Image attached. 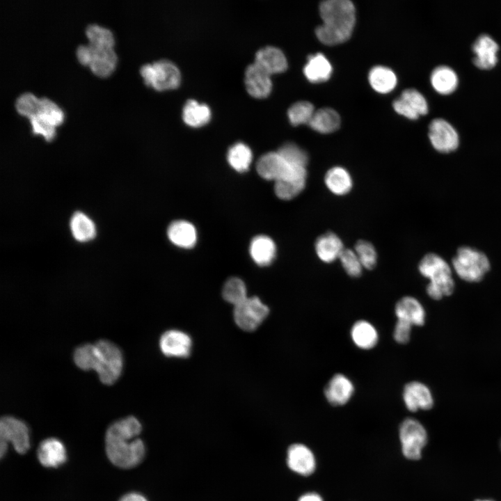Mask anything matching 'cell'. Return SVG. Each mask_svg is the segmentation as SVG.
<instances>
[{
    "label": "cell",
    "mask_w": 501,
    "mask_h": 501,
    "mask_svg": "<svg viewBox=\"0 0 501 501\" xmlns=\"http://www.w3.org/2000/svg\"><path fill=\"white\" fill-rule=\"evenodd\" d=\"M319 13L323 24L316 29L315 33L320 42L335 45L351 37L356 22L355 7L351 1H323Z\"/></svg>",
    "instance_id": "obj_1"
},
{
    "label": "cell",
    "mask_w": 501,
    "mask_h": 501,
    "mask_svg": "<svg viewBox=\"0 0 501 501\" xmlns=\"http://www.w3.org/2000/svg\"><path fill=\"white\" fill-rule=\"evenodd\" d=\"M420 273L429 280L427 293L434 300L450 296L454 289V281L448 263L435 253L423 257L418 266Z\"/></svg>",
    "instance_id": "obj_2"
},
{
    "label": "cell",
    "mask_w": 501,
    "mask_h": 501,
    "mask_svg": "<svg viewBox=\"0 0 501 501\" xmlns=\"http://www.w3.org/2000/svg\"><path fill=\"white\" fill-rule=\"evenodd\" d=\"M452 266L462 280L479 282L489 270L490 262L482 252L468 246H461L452 260Z\"/></svg>",
    "instance_id": "obj_3"
},
{
    "label": "cell",
    "mask_w": 501,
    "mask_h": 501,
    "mask_svg": "<svg viewBox=\"0 0 501 501\" xmlns=\"http://www.w3.org/2000/svg\"><path fill=\"white\" fill-rule=\"evenodd\" d=\"M97 360L95 371L100 380L112 385L119 378L122 369V356L119 348L112 342L101 340L95 343Z\"/></svg>",
    "instance_id": "obj_4"
},
{
    "label": "cell",
    "mask_w": 501,
    "mask_h": 501,
    "mask_svg": "<svg viewBox=\"0 0 501 501\" xmlns=\"http://www.w3.org/2000/svg\"><path fill=\"white\" fill-rule=\"evenodd\" d=\"M106 452L110 461L119 468H130L138 465L145 454L141 439L105 440Z\"/></svg>",
    "instance_id": "obj_5"
},
{
    "label": "cell",
    "mask_w": 501,
    "mask_h": 501,
    "mask_svg": "<svg viewBox=\"0 0 501 501\" xmlns=\"http://www.w3.org/2000/svg\"><path fill=\"white\" fill-rule=\"evenodd\" d=\"M140 73L145 84L159 90L175 88L181 79L178 67L166 59L142 65Z\"/></svg>",
    "instance_id": "obj_6"
},
{
    "label": "cell",
    "mask_w": 501,
    "mask_h": 501,
    "mask_svg": "<svg viewBox=\"0 0 501 501\" xmlns=\"http://www.w3.org/2000/svg\"><path fill=\"white\" fill-rule=\"evenodd\" d=\"M0 454L3 457L11 443L18 453L25 454L30 448V438L27 425L12 416H4L0 421Z\"/></svg>",
    "instance_id": "obj_7"
},
{
    "label": "cell",
    "mask_w": 501,
    "mask_h": 501,
    "mask_svg": "<svg viewBox=\"0 0 501 501\" xmlns=\"http://www.w3.org/2000/svg\"><path fill=\"white\" fill-rule=\"evenodd\" d=\"M256 167L262 178L275 182L294 176L307 175L305 168L291 165L278 152H269L261 156Z\"/></svg>",
    "instance_id": "obj_8"
},
{
    "label": "cell",
    "mask_w": 501,
    "mask_h": 501,
    "mask_svg": "<svg viewBox=\"0 0 501 501\" xmlns=\"http://www.w3.org/2000/svg\"><path fill=\"white\" fill-rule=\"evenodd\" d=\"M399 436L404 456L411 460L419 459L427 441L423 425L415 418H407L400 424Z\"/></svg>",
    "instance_id": "obj_9"
},
{
    "label": "cell",
    "mask_w": 501,
    "mask_h": 501,
    "mask_svg": "<svg viewBox=\"0 0 501 501\" xmlns=\"http://www.w3.org/2000/svg\"><path fill=\"white\" fill-rule=\"evenodd\" d=\"M269 313L268 306L256 296L247 298L234 306V319L237 325L246 331H255Z\"/></svg>",
    "instance_id": "obj_10"
},
{
    "label": "cell",
    "mask_w": 501,
    "mask_h": 501,
    "mask_svg": "<svg viewBox=\"0 0 501 501\" xmlns=\"http://www.w3.org/2000/svg\"><path fill=\"white\" fill-rule=\"evenodd\" d=\"M88 51V66L92 72L99 77H106L113 70L117 56L112 49V45L89 42L86 45Z\"/></svg>",
    "instance_id": "obj_11"
},
{
    "label": "cell",
    "mask_w": 501,
    "mask_h": 501,
    "mask_svg": "<svg viewBox=\"0 0 501 501\" xmlns=\"http://www.w3.org/2000/svg\"><path fill=\"white\" fill-rule=\"evenodd\" d=\"M356 387L352 379L345 374H334L324 388L326 401L333 406L346 405L355 394Z\"/></svg>",
    "instance_id": "obj_12"
},
{
    "label": "cell",
    "mask_w": 501,
    "mask_h": 501,
    "mask_svg": "<svg viewBox=\"0 0 501 501\" xmlns=\"http://www.w3.org/2000/svg\"><path fill=\"white\" fill-rule=\"evenodd\" d=\"M429 137L433 147L438 152L448 153L459 146V135L455 129L445 120L436 118L429 127Z\"/></svg>",
    "instance_id": "obj_13"
},
{
    "label": "cell",
    "mask_w": 501,
    "mask_h": 501,
    "mask_svg": "<svg viewBox=\"0 0 501 501\" xmlns=\"http://www.w3.org/2000/svg\"><path fill=\"white\" fill-rule=\"evenodd\" d=\"M401 395L406 408L411 412L429 410L434 405V398L430 389L418 381L406 383L403 388Z\"/></svg>",
    "instance_id": "obj_14"
},
{
    "label": "cell",
    "mask_w": 501,
    "mask_h": 501,
    "mask_svg": "<svg viewBox=\"0 0 501 501\" xmlns=\"http://www.w3.org/2000/svg\"><path fill=\"white\" fill-rule=\"evenodd\" d=\"M395 111L411 120L428 112V104L424 97L417 90L409 88L404 90L401 96L393 102Z\"/></svg>",
    "instance_id": "obj_15"
},
{
    "label": "cell",
    "mask_w": 501,
    "mask_h": 501,
    "mask_svg": "<svg viewBox=\"0 0 501 501\" xmlns=\"http://www.w3.org/2000/svg\"><path fill=\"white\" fill-rule=\"evenodd\" d=\"M287 464L294 472L308 476L312 475L316 468V459L312 450L306 445L294 443L287 450Z\"/></svg>",
    "instance_id": "obj_16"
},
{
    "label": "cell",
    "mask_w": 501,
    "mask_h": 501,
    "mask_svg": "<svg viewBox=\"0 0 501 501\" xmlns=\"http://www.w3.org/2000/svg\"><path fill=\"white\" fill-rule=\"evenodd\" d=\"M191 340L185 333L178 330L165 332L159 340L161 352L166 356L184 358L189 355Z\"/></svg>",
    "instance_id": "obj_17"
},
{
    "label": "cell",
    "mask_w": 501,
    "mask_h": 501,
    "mask_svg": "<svg viewBox=\"0 0 501 501\" xmlns=\"http://www.w3.org/2000/svg\"><path fill=\"white\" fill-rule=\"evenodd\" d=\"M349 335L352 343L363 351L373 349L379 342V333L375 325L369 320L360 319L351 325Z\"/></svg>",
    "instance_id": "obj_18"
},
{
    "label": "cell",
    "mask_w": 501,
    "mask_h": 501,
    "mask_svg": "<svg viewBox=\"0 0 501 501\" xmlns=\"http://www.w3.org/2000/svg\"><path fill=\"white\" fill-rule=\"evenodd\" d=\"M397 320L404 321L413 326H420L425 322V310L418 299L412 296L399 299L394 308Z\"/></svg>",
    "instance_id": "obj_19"
},
{
    "label": "cell",
    "mask_w": 501,
    "mask_h": 501,
    "mask_svg": "<svg viewBox=\"0 0 501 501\" xmlns=\"http://www.w3.org/2000/svg\"><path fill=\"white\" fill-rule=\"evenodd\" d=\"M498 43L488 35H479L472 45V51L475 56L473 63L482 70H489L495 66L498 62Z\"/></svg>",
    "instance_id": "obj_20"
},
{
    "label": "cell",
    "mask_w": 501,
    "mask_h": 501,
    "mask_svg": "<svg viewBox=\"0 0 501 501\" xmlns=\"http://www.w3.org/2000/svg\"><path fill=\"white\" fill-rule=\"evenodd\" d=\"M37 456L39 462L46 468H58L65 463L67 451L58 439L49 438L42 440L38 446Z\"/></svg>",
    "instance_id": "obj_21"
},
{
    "label": "cell",
    "mask_w": 501,
    "mask_h": 501,
    "mask_svg": "<svg viewBox=\"0 0 501 501\" xmlns=\"http://www.w3.org/2000/svg\"><path fill=\"white\" fill-rule=\"evenodd\" d=\"M245 84L248 93L255 97L267 96L272 88L270 74L255 63L246 67Z\"/></svg>",
    "instance_id": "obj_22"
},
{
    "label": "cell",
    "mask_w": 501,
    "mask_h": 501,
    "mask_svg": "<svg viewBox=\"0 0 501 501\" xmlns=\"http://www.w3.org/2000/svg\"><path fill=\"white\" fill-rule=\"evenodd\" d=\"M270 75L285 71L287 62L283 52L278 47L267 46L259 49L255 54V62Z\"/></svg>",
    "instance_id": "obj_23"
},
{
    "label": "cell",
    "mask_w": 501,
    "mask_h": 501,
    "mask_svg": "<svg viewBox=\"0 0 501 501\" xmlns=\"http://www.w3.org/2000/svg\"><path fill=\"white\" fill-rule=\"evenodd\" d=\"M142 426L134 416H129L111 424L106 431L105 440H133L139 435Z\"/></svg>",
    "instance_id": "obj_24"
},
{
    "label": "cell",
    "mask_w": 501,
    "mask_h": 501,
    "mask_svg": "<svg viewBox=\"0 0 501 501\" xmlns=\"http://www.w3.org/2000/svg\"><path fill=\"white\" fill-rule=\"evenodd\" d=\"M344 250L341 239L333 232L322 234L315 243V251L318 257L326 263L340 258Z\"/></svg>",
    "instance_id": "obj_25"
},
{
    "label": "cell",
    "mask_w": 501,
    "mask_h": 501,
    "mask_svg": "<svg viewBox=\"0 0 501 501\" xmlns=\"http://www.w3.org/2000/svg\"><path fill=\"white\" fill-rule=\"evenodd\" d=\"M168 237L176 246L190 248L196 241L197 234L195 227L185 221L173 222L168 228Z\"/></svg>",
    "instance_id": "obj_26"
},
{
    "label": "cell",
    "mask_w": 501,
    "mask_h": 501,
    "mask_svg": "<svg viewBox=\"0 0 501 501\" xmlns=\"http://www.w3.org/2000/svg\"><path fill=\"white\" fill-rule=\"evenodd\" d=\"M303 73L310 82L319 83L329 79L332 73V66L324 55L317 53L308 57Z\"/></svg>",
    "instance_id": "obj_27"
},
{
    "label": "cell",
    "mask_w": 501,
    "mask_h": 501,
    "mask_svg": "<svg viewBox=\"0 0 501 501\" xmlns=\"http://www.w3.org/2000/svg\"><path fill=\"white\" fill-rule=\"evenodd\" d=\"M276 251V248L273 241L267 236H257L250 243V255L260 266L270 264L275 257Z\"/></svg>",
    "instance_id": "obj_28"
},
{
    "label": "cell",
    "mask_w": 501,
    "mask_h": 501,
    "mask_svg": "<svg viewBox=\"0 0 501 501\" xmlns=\"http://www.w3.org/2000/svg\"><path fill=\"white\" fill-rule=\"evenodd\" d=\"M431 83L436 92L448 95L454 92L458 85L456 72L450 67L441 65L436 67L431 74Z\"/></svg>",
    "instance_id": "obj_29"
},
{
    "label": "cell",
    "mask_w": 501,
    "mask_h": 501,
    "mask_svg": "<svg viewBox=\"0 0 501 501\" xmlns=\"http://www.w3.org/2000/svg\"><path fill=\"white\" fill-rule=\"evenodd\" d=\"M324 182L328 190L338 196L347 193L353 184L350 173L341 166L329 169L325 175Z\"/></svg>",
    "instance_id": "obj_30"
},
{
    "label": "cell",
    "mask_w": 501,
    "mask_h": 501,
    "mask_svg": "<svg viewBox=\"0 0 501 501\" xmlns=\"http://www.w3.org/2000/svg\"><path fill=\"white\" fill-rule=\"evenodd\" d=\"M340 125L338 113L330 108H324L315 111L308 125L314 130L328 134L337 130Z\"/></svg>",
    "instance_id": "obj_31"
},
{
    "label": "cell",
    "mask_w": 501,
    "mask_h": 501,
    "mask_svg": "<svg viewBox=\"0 0 501 501\" xmlns=\"http://www.w3.org/2000/svg\"><path fill=\"white\" fill-rule=\"evenodd\" d=\"M184 121L192 127H199L206 124L211 118L209 107L195 100H188L183 107Z\"/></svg>",
    "instance_id": "obj_32"
},
{
    "label": "cell",
    "mask_w": 501,
    "mask_h": 501,
    "mask_svg": "<svg viewBox=\"0 0 501 501\" xmlns=\"http://www.w3.org/2000/svg\"><path fill=\"white\" fill-rule=\"evenodd\" d=\"M70 227L74 238L80 242L93 239L96 234L93 221L81 212H75L71 217Z\"/></svg>",
    "instance_id": "obj_33"
},
{
    "label": "cell",
    "mask_w": 501,
    "mask_h": 501,
    "mask_svg": "<svg viewBox=\"0 0 501 501\" xmlns=\"http://www.w3.org/2000/svg\"><path fill=\"white\" fill-rule=\"evenodd\" d=\"M369 81L373 89L380 93H388L392 90L397 84L395 74L384 66H376L369 73Z\"/></svg>",
    "instance_id": "obj_34"
},
{
    "label": "cell",
    "mask_w": 501,
    "mask_h": 501,
    "mask_svg": "<svg viewBox=\"0 0 501 501\" xmlns=\"http://www.w3.org/2000/svg\"><path fill=\"white\" fill-rule=\"evenodd\" d=\"M307 175L295 176L275 182L276 195L282 200H291L305 188Z\"/></svg>",
    "instance_id": "obj_35"
},
{
    "label": "cell",
    "mask_w": 501,
    "mask_h": 501,
    "mask_svg": "<svg viewBox=\"0 0 501 501\" xmlns=\"http://www.w3.org/2000/svg\"><path fill=\"white\" fill-rule=\"evenodd\" d=\"M253 154L250 148L241 142L234 144L228 150V161L238 172L247 170L252 161Z\"/></svg>",
    "instance_id": "obj_36"
},
{
    "label": "cell",
    "mask_w": 501,
    "mask_h": 501,
    "mask_svg": "<svg viewBox=\"0 0 501 501\" xmlns=\"http://www.w3.org/2000/svg\"><path fill=\"white\" fill-rule=\"evenodd\" d=\"M33 116L38 117L54 127L59 125L63 118L61 109L55 103L46 97L39 98L36 111Z\"/></svg>",
    "instance_id": "obj_37"
},
{
    "label": "cell",
    "mask_w": 501,
    "mask_h": 501,
    "mask_svg": "<svg viewBox=\"0 0 501 501\" xmlns=\"http://www.w3.org/2000/svg\"><path fill=\"white\" fill-rule=\"evenodd\" d=\"M76 365L83 370H95L97 360L95 344H86L78 347L73 355Z\"/></svg>",
    "instance_id": "obj_38"
},
{
    "label": "cell",
    "mask_w": 501,
    "mask_h": 501,
    "mask_svg": "<svg viewBox=\"0 0 501 501\" xmlns=\"http://www.w3.org/2000/svg\"><path fill=\"white\" fill-rule=\"evenodd\" d=\"M223 297L228 303L236 306L248 297L244 283L238 278H232L226 281L223 288Z\"/></svg>",
    "instance_id": "obj_39"
},
{
    "label": "cell",
    "mask_w": 501,
    "mask_h": 501,
    "mask_svg": "<svg viewBox=\"0 0 501 501\" xmlns=\"http://www.w3.org/2000/svg\"><path fill=\"white\" fill-rule=\"evenodd\" d=\"M315 111L314 106L310 102L300 101L289 108L287 115L293 125H299L308 124Z\"/></svg>",
    "instance_id": "obj_40"
},
{
    "label": "cell",
    "mask_w": 501,
    "mask_h": 501,
    "mask_svg": "<svg viewBox=\"0 0 501 501\" xmlns=\"http://www.w3.org/2000/svg\"><path fill=\"white\" fill-rule=\"evenodd\" d=\"M277 152L294 166L305 168L308 164L307 153L294 143H285Z\"/></svg>",
    "instance_id": "obj_41"
},
{
    "label": "cell",
    "mask_w": 501,
    "mask_h": 501,
    "mask_svg": "<svg viewBox=\"0 0 501 501\" xmlns=\"http://www.w3.org/2000/svg\"><path fill=\"white\" fill-rule=\"evenodd\" d=\"M354 250L363 268L372 269L376 266L377 254L371 243L365 240H360L356 243Z\"/></svg>",
    "instance_id": "obj_42"
},
{
    "label": "cell",
    "mask_w": 501,
    "mask_h": 501,
    "mask_svg": "<svg viewBox=\"0 0 501 501\" xmlns=\"http://www.w3.org/2000/svg\"><path fill=\"white\" fill-rule=\"evenodd\" d=\"M339 259L349 276L357 278L361 275L363 267L355 250L344 249Z\"/></svg>",
    "instance_id": "obj_43"
},
{
    "label": "cell",
    "mask_w": 501,
    "mask_h": 501,
    "mask_svg": "<svg viewBox=\"0 0 501 501\" xmlns=\"http://www.w3.org/2000/svg\"><path fill=\"white\" fill-rule=\"evenodd\" d=\"M38 101L32 93H24L17 97L15 107L19 114L29 118L36 111Z\"/></svg>",
    "instance_id": "obj_44"
},
{
    "label": "cell",
    "mask_w": 501,
    "mask_h": 501,
    "mask_svg": "<svg viewBox=\"0 0 501 501\" xmlns=\"http://www.w3.org/2000/svg\"><path fill=\"white\" fill-rule=\"evenodd\" d=\"M32 126L33 134H42L46 141H50L54 136V127L46 123L35 116L29 118Z\"/></svg>",
    "instance_id": "obj_45"
},
{
    "label": "cell",
    "mask_w": 501,
    "mask_h": 501,
    "mask_svg": "<svg viewBox=\"0 0 501 501\" xmlns=\"http://www.w3.org/2000/svg\"><path fill=\"white\" fill-rule=\"evenodd\" d=\"M413 326L404 321L397 320L393 328V340L399 344H405L411 339Z\"/></svg>",
    "instance_id": "obj_46"
},
{
    "label": "cell",
    "mask_w": 501,
    "mask_h": 501,
    "mask_svg": "<svg viewBox=\"0 0 501 501\" xmlns=\"http://www.w3.org/2000/svg\"><path fill=\"white\" fill-rule=\"evenodd\" d=\"M119 501H148L145 496L138 493H130L122 496Z\"/></svg>",
    "instance_id": "obj_47"
},
{
    "label": "cell",
    "mask_w": 501,
    "mask_h": 501,
    "mask_svg": "<svg viewBox=\"0 0 501 501\" xmlns=\"http://www.w3.org/2000/svg\"><path fill=\"white\" fill-rule=\"evenodd\" d=\"M298 501H324V500L319 494L315 492H309L301 495Z\"/></svg>",
    "instance_id": "obj_48"
},
{
    "label": "cell",
    "mask_w": 501,
    "mask_h": 501,
    "mask_svg": "<svg viewBox=\"0 0 501 501\" xmlns=\"http://www.w3.org/2000/svg\"><path fill=\"white\" fill-rule=\"evenodd\" d=\"M476 501H492V500H476Z\"/></svg>",
    "instance_id": "obj_49"
},
{
    "label": "cell",
    "mask_w": 501,
    "mask_h": 501,
    "mask_svg": "<svg viewBox=\"0 0 501 501\" xmlns=\"http://www.w3.org/2000/svg\"><path fill=\"white\" fill-rule=\"evenodd\" d=\"M500 447H501V443H500Z\"/></svg>",
    "instance_id": "obj_50"
}]
</instances>
